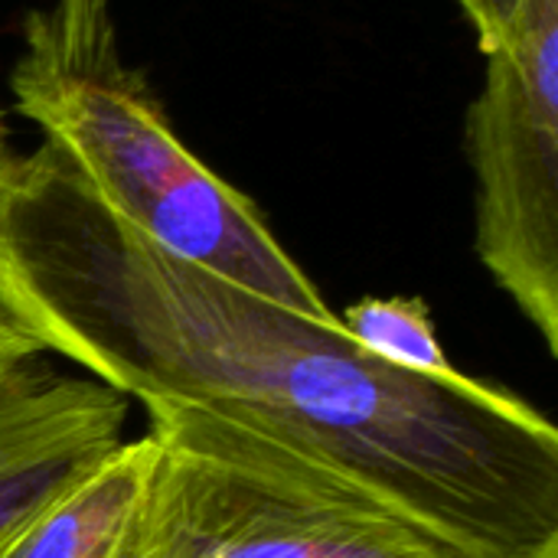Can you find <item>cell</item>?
<instances>
[{
  "instance_id": "1",
  "label": "cell",
  "mask_w": 558,
  "mask_h": 558,
  "mask_svg": "<svg viewBox=\"0 0 558 558\" xmlns=\"http://www.w3.org/2000/svg\"><path fill=\"white\" fill-rule=\"evenodd\" d=\"M0 314L131 402H193L324 461L458 558L558 556V432L520 396L379 363L190 265L52 147L0 154Z\"/></svg>"
},
{
  "instance_id": "2",
  "label": "cell",
  "mask_w": 558,
  "mask_h": 558,
  "mask_svg": "<svg viewBox=\"0 0 558 558\" xmlns=\"http://www.w3.org/2000/svg\"><path fill=\"white\" fill-rule=\"evenodd\" d=\"M10 95L13 111L154 245L307 317H337L258 206L177 137L144 72L121 52L111 0L33 7Z\"/></svg>"
},
{
  "instance_id": "3",
  "label": "cell",
  "mask_w": 558,
  "mask_h": 558,
  "mask_svg": "<svg viewBox=\"0 0 558 558\" xmlns=\"http://www.w3.org/2000/svg\"><path fill=\"white\" fill-rule=\"evenodd\" d=\"M144 497L111 558H458L284 438L193 402H141Z\"/></svg>"
},
{
  "instance_id": "4",
  "label": "cell",
  "mask_w": 558,
  "mask_h": 558,
  "mask_svg": "<svg viewBox=\"0 0 558 558\" xmlns=\"http://www.w3.org/2000/svg\"><path fill=\"white\" fill-rule=\"evenodd\" d=\"M468 108L474 245L558 356V0H523Z\"/></svg>"
},
{
  "instance_id": "5",
  "label": "cell",
  "mask_w": 558,
  "mask_h": 558,
  "mask_svg": "<svg viewBox=\"0 0 558 558\" xmlns=\"http://www.w3.org/2000/svg\"><path fill=\"white\" fill-rule=\"evenodd\" d=\"M128 409L0 314V546L124 441Z\"/></svg>"
},
{
  "instance_id": "6",
  "label": "cell",
  "mask_w": 558,
  "mask_h": 558,
  "mask_svg": "<svg viewBox=\"0 0 558 558\" xmlns=\"http://www.w3.org/2000/svg\"><path fill=\"white\" fill-rule=\"evenodd\" d=\"M154 441L124 438L95 471L0 546V558H111L144 497Z\"/></svg>"
},
{
  "instance_id": "7",
  "label": "cell",
  "mask_w": 558,
  "mask_h": 558,
  "mask_svg": "<svg viewBox=\"0 0 558 558\" xmlns=\"http://www.w3.org/2000/svg\"><path fill=\"white\" fill-rule=\"evenodd\" d=\"M340 327L386 366L435 379H454L461 373L448 360L432 307L422 298H363L343 311Z\"/></svg>"
},
{
  "instance_id": "8",
  "label": "cell",
  "mask_w": 558,
  "mask_h": 558,
  "mask_svg": "<svg viewBox=\"0 0 558 558\" xmlns=\"http://www.w3.org/2000/svg\"><path fill=\"white\" fill-rule=\"evenodd\" d=\"M454 3L464 10L468 23L477 33V46L484 52H490L507 36V29L513 26L523 7V0H454Z\"/></svg>"
},
{
  "instance_id": "9",
  "label": "cell",
  "mask_w": 558,
  "mask_h": 558,
  "mask_svg": "<svg viewBox=\"0 0 558 558\" xmlns=\"http://www.w3.org/2000/svg\"><path fill=\"white\" fill-rule=\"evenodd\" d=\"M7 150V121H3V111H0V154Z\"/></svg>"
},
{
  "instance_id": "10",
  "label": "cell",
  "mask_w": 558,
  "mask_h": 558,
  "mask_svg": "<svg viewBox=\"0 0 558 558\" xmlns=\"http://www.w3.org/2000/svg\"><path fill=\"white\" fill-rule=\"evenodd\" d=\"M553 558H558V556H553Z\"/></svg>"
}]
</instances>
